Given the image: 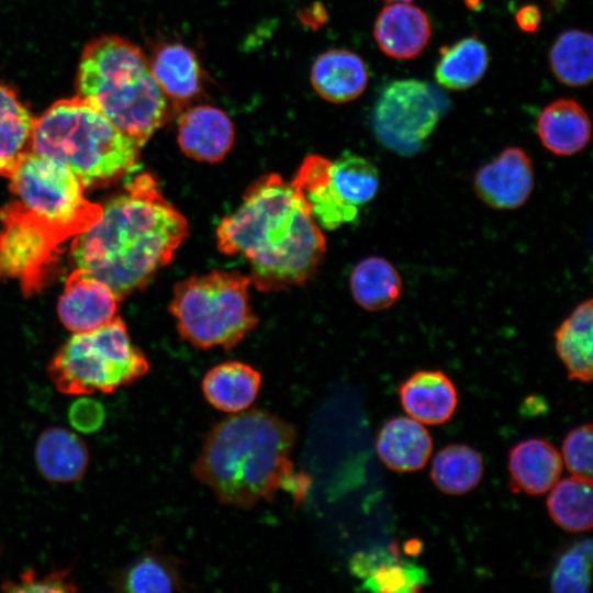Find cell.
Returning a JSON list of instances; mask_svg holds the SVG:
<instances>
[{
    "mask_svg": "<svg viewBox=\"0 0 593 593\" xmlns=\"http://www.w3.org/2000/svg\"><path fill=\"white\" fill-rule=\"evenodd\" d=\"M188 235L186 216L165 198L157 179L142 172L75 236L70 254L76 268L101 280L121 300L169 264Z\"/></svg>",
    "mask_w": 593,
    "mask_h": 593,
    "instance_id": "obj_1",
    "label": "cell"
},
{
    "mask_svg": "<svg viewBox=\"0 0 593 593\" xmlns=\"http://www.w3.org/2000/svg\"><path fill=\"white\" fill-rule=\"evenodd\" d=\"M215 235L219 251L248 261L250 282L260 292L304 283L326 253L325 235L304 195L275 172L250 183L238 208L221 219Z\"/></svg>",
    "mask_w": 593,
    "mask_h": 593,
    "instance_id": "obj_2",
    "label": "cell"
},
{
    "mask_svg": "<svg viewBox=\"0 0 593 593\" xmlns=\"http://www.w3.org/2000/svg\"><path fill=\"white\" fill-rule=\"evenodd\" d=\"M295 439V427L271 412L231 414L208 433L192 473L220 503L243 510L279 490L304 495L310 480L293 472Z\"/></svg>",
    "mask_w": 593,
    "mask_h": 593,
    "instance_id": "obj_3",
    "label": "cell"
},
{
    "mask_svg": "<svg viewBox=\"0 0 593 593\" xmlns=\"http://www.w3.org/2000/svg\"><path fill=\"white\" fill-rule=\"evenodd\" d=\"M76 89L79 98L141 146L174 114L148 58L118 35H102L85 46Z\"/></svg>",
    "mask_w": 593,
    "mask_h": 593,
    "instance_id": "obj_4",
    "label": "cell"
},
{
    "mask_svg": "<svg viewBox=\"0 0 593 593\" xmlns=\"http://www.w3.org/2000/svg\"><path fill=\"white\" fill-rule=\"evenodd\" d=\"M141 145L78 96L35 119L32 150L67 167L85 187L111 183L133 170Z\"/></svg>",
    "mask_w": 593,
    "mask_h": 593,
    "instance_id": "obj_5",
    "label": "cell"
},
{
    "mask_svg": "<svg viewBox=\"0 0 593 593\" xmlns=\"http://www.w3.org/2000/svg\"><path fill=\"white\" fill-rule=\"evenodd\" d=\"M249 276L212 270L179 281L169 311L180 337L199 349L236 346L258 324L249 303Z\"/></svg>",
    "mask_w": 593,
    "mask_h": 593,
    "instance_id": "obj_6",
    "label": "cell"
},
{
    "mask_svg": "<svg viewBox=\"0 0 593 593\" xmlns=\"http://www.w3.org/2000/svg\"><path fill=\"white\" fill-rule=\"evenodd\" d=\"M149 370L121 317L85 333H75L54 356L48 374L56 389L70 395L112 393Z\"/></svg>",
    "mask_w": 593,
    "mask_h": 593,
    "instance_id": "obj_7",
    "label": "cell"
},
{
    "mask_svg": "<svg viewBox=\"0 0 593 593\" xmlns=\"http://www.w3.org/2000/svg\"><path fill=\"white\" fill-rule=\"evenodd\" d=\"M9 179L20 202L67 238L87 230L101 214L102 206L85 197L86 187L67 167L33 150Z\"/></svg>",
    "mask_w": 593,
    "mask_h": 593,
    "instance_id": "obj_8",
    "label": "cell"
},
{
    "mask_svg": "<svg viewBox=\"0 0 593 593\" xmlns=\"http://www.w3.org/2000/svg\"><path fill=\"white\" fill-rule=\"evenodd\" d=\"M447 99L432 85L418 79H400L380 92L372 113L379 143L402 156L418 153L430 137Z\"/></svg>",
    "mask_w": 593,
    "mask_h": 593,
    "instance_id": "obj_9",
    "label": "cell"
},
{
    "mask_svg": "<svg viewBox=\"0 0 593 593\" xmlns=\"http://www.w3.org/2000/svg\"><path fill=\"white\" fill-rule=\"evenodd\" d=\"M0 279H18L30 295L40 290L68 238L20 201L0 209Z\"/></svg>",
    "mask_w": 593,
    "mask_h": 593,
    "instance_id": "obj_10",
    "label": "cell"
},
{
    "mask_svg": "<svg viewBox=\"0 0 593 593\" xmlns=\"http://www.w3.org/2000/svg\"><path fill=\"white\" fill-rule=\"evenodd\" d=\"M474 191L479 199L495 210H516L524 205L534 189V166L519 147H507L497 157L478 169Z\"/></svg>",
    "mask_w": 593,
    "mask_h": 593,
    "instance_id": "obj_11",
    "label": "cell"
},
{
    "mask_svg": "<svg viewBox=\"0 0 593 593\" xmlns=\"http://www.w3.org/2000/svg\"><path fill=\"white\" fill-rule=\"evenodd\" d=\"M118 298L98 278L76 268L68 276L58 300V316L74 333L93 331L116 316Z\"/></svg>",
    "mask_w": 593,
    "mask_h": 593,
    "instance_id": "obj_12",
    "label": "cell"
},
{
    "mask_svg": "<svg viewBox=\"0 0 593 593\" xmlns=\"http://www.w3.org/2000/svg\"><path fill=\"white\" fill-rule=\"evenodd\" d=\"M234 141V124L223 110L200 104L180 112L177 142L187 157L200 163H219L230 153Z\"/></svg>",
    "mask_w": 593,
    "mask_h": 593,
    "instance_id": "obj_13",
    "label": "cell"
},
{
    "mask_svg": "<svg viewBox=\"0 0 593 593\" xmlns=\"http://www.w3.org/2000/svg\"><path fill=\"white\" fill-rule=\"evenodd\" d=\"M149 69L174 113L181 112L203 93L204 72L192 49L177 42L159 45Z\"/></svg>",
    "mask_w": 593,
    "mask_h": 593,
    "instance_id": "obj_14",
    "label": "cell"
},
{
    "mask_svg": "<svg viewBox=\"0 0 593 593\" xmlns=\"http://www.w3.org/2000/svg\"><path fill=\"white\" fill-rule=\"evenodd\" d=\"M331 170L329 159L312 154L303 159L291 180L304 195L316 223L325 230L354 223L359 216V208L346 202L332 186Z\"/></svg>",
    "mask_w": 593,
    "mask_h": 593,
    "instance_id": "obj_15",
    "label": "cell"
},
{
    "mask_svg": "<svg viewBox=\"0 0 593 593\" xmlns=\"http://www.w3.org/2000/svg\"><path fill=\"white\" fill-rule=\"evenodd\" d=\"M430 34L426 13L407 2L385 5L373 26V37L379 48L396 59H410L419 55L428 44Z\"/></svg>",
    "mask_w": 593,
    "mask_h": 593,
    "instance_id": "obj_16",
    "label": "cell"
},
{
    "mask_svg": "<svg viewBox=\"0 0 593 593\" xmlns=\"http://www.w3.org/2000/svg\"><path fill=\"white\" fill-rule=\"evenodd\" d=\"M404 411L426 425L446 423L458 404L457 389L440 370H419L409 377L399 389Z\"/></svg>",
    "mask_w": 593,
    "mask_h": 593,
    "instance_id": "obj_17",
    "label": "cell"
},
{
    "mask_svg": "<svg viewBox=\"0 0 593 593\" xmlns=\"http://www.w3.org/2000/svg\"><path fill=\"white\" fill-rule=\"evenodd\" d=\"M508 472L512 491L539 495L549 491L559 481L562 457L549 441L529 438L511 449Z\"/></svg>",
    "mask_w": 593,
    "mask_h": 593,
    "instance_id": "obj_18",
    "label": "cell"
},
{
    "mask_svg": "<svg viewBox=\"0 0 593 593\" xmlns=\"http://www.w3.org/2000/svg\"><path fill=\"white\" fill-rule=\"evenodd\" d=\"M311 83L324 100L346 103L358 98L366 89L368 69L357 54L340 48L329 49L313 63Z\"/></svg>",
    "mask_w": 593,
    "mask_h": 593,
    "instance_id": "obj_19",
    "label": "cell"
},
{
    "mask_svg": "<svg viewBox=\"0 0 593 593\" xmlns=\"http://www.w3.org/2000/svg\"><path fill=\"white\" fill-rule=\"evenodd\" d=\"M262 378L248 363L237 360L221 362L206 371L201 388L205 400L217 411L236 414L255 402Z\"/></svg>",
    "mask_w": 593,
    "mask_h": 593,
    "instance_id": "obj_20",
    "label": "cell"
},
{
    "mask_svg": "<svg viewBox=\"0 0 593 593\" xmlns=\"http://www.w3.org/2000/svg\"><path fill=\"white\" fill-rule=\"evenodd\" d=\"M537 134L544 147L553 155L571 156L584 149L590 142V116L578 101L558 99L541 111Z\"/></svg>",
    "mask_w": 593,
    "mask_h": 593,
    "instance_id": "obj_21",
    "label": "cell"
},
{
    "mask_svg": "<svg viewBox=\"0 0 593 593\" xmlns=\"http://www.w3.org/2000/svg\"><path fill=\"white\" fill-rule=\"evenodd\" d=\"M377 452L382 462L396 472H413L428 461L433 441L422 423L412 417H394L378 434Z\"/></svg>",
    "mask_w": 593,
    "mask_h": 593,
    "instance_id": "obj_22",
    "label": "cell"
},
{
    "mask_svg": "<svg viewBox=\"0 0 593 593\" xmlns=\"http://www.w3.org/2000/svg\"><path fill=\"white\" fill-rule=\"evenodd\" d=\"M34 455L41 474L56 483L79 480L89 463L83 440L71 430L58 426L49 427L40 435Z\"/></svg>",
    "mask_w": 593,
    "mask_h": 593,
    "instance_id": "obj_23",
    "label": "cell"
},
{
    "mask_svg": "<svg viewBox=\"0 0 593 593\" xmlns=\"http://www.w3.org/2000/svg\"><path fill=\"white\" fill-rule=\"evenodd\" d=\"M593 302H581L555 331V347L570 379L591 382L593 376Z\"/></svg>",
    "mask_w": 593,
    "mask_h": 593,
    "instance_id": "obj_24",
    "label": "cell"
},
{
    "mask_svg": "<svg viewBox=\"0 0 593 593\" xmlns=\"http://www.w3.org/2000/svg\"><path fill=\"white\" fill-rule=\"evenodd\" d=\"M350 568L357 577L365 579L363 588L374 592H416L426 580L422 568L400 560L393 549L358 553Z\"/></svg>",
    "mask_w": 593,
    "mask_h": 593,
    "instance_id": "obj_25",
    "label": "cell"
},
{
    "mask_svg": "<svg viewBox=\"0 0 593 593\" xmlns=\"http://www.w3.org/2000/svg\"><path fill=\"white\" fill-rule=\"evenodd\" d=\"M35 119L18 93L0 81V176L9 178L32 150Z\"/></svg>",
    "mask_w": 593,
    "mask_h": 593,
    "instance_id": "obj_26",
    "label": "cell"
},
{
    "mask_svg": "<svg viewBox=\"0 0 593 593\" xmlns=\"http://www.w3.org/2000/svg\"><path fill=\"white\" fill-rule=\"evenodd\" d=\"M349 287L359 306L370 312H378L391 307L400 299L402 279L389 260L370 256L354 267Z\"/></svg>",
    "mask_w": 593,
    "mask_h": 593,
    "instance_id": "obj_27",
    "label": "cell"
},
{
    "mask_svg": "<svg viewBox=\"0 0 593 593\" xmlns=\"http://www.w3.org/2000/svg\"><path fill=\"white\" fill-rule=\"evenodd\" d=\"M489 65L488 48L477 36L443 46L435 67L437 82L449 90H466L477 85Z\"/></svg>",
    "mask_w": 593,
    "mask_h": 593,
    "instance_id": "obj_28",
    "label": "cell"
},
{
    "mask_svg": "<svg viewBox=\"0 0 593 593\" xmlns=\"http://www.w3.org/2000/svg\"><path fill=\"white\" fill-rule=\"evenodd\" d=\"M115 585L134 593H166L182 590L184 583L177 560L159 550H149L121 572Z\"/></svg>",
    "mask_w": 593,
    "mask_h": 593,
    "instance_id": "obj_29",
    "label": "cell"
},
{
    "mask_svg": "<svg viewBox=\"0 0 593 593\" xmlns=\"http://www.w3.org/2000/svg\"><path fill=\"white\" fill-rule=\"evenodd\" d=\"M483 475L481 455L466 445L451 444L435 456L430 477L444 493L461 495L473 490Z\"/></svg>",
    "mask_w": 593,
    "mask_h": 593,
    "instance_id": "obj_30",
    "label": "cell"
},
{
    "mask_svg": "<svg viewBox=\"0 0 593 593\" xmlns=\"http://www.w3.org/2000/svg\"><path fill=\"white\" fill-rule=\"evenodd\" d=\"M549 491L547 510L559 527L571 533L591 529L592 482L572 475L558 481Z\"/></svg>",
    "mask_w": 593,
    "mask_h": 593,
    "instance_id": "obj_31",
    "label": "cell"
},
{
    "mask_svg": "<svg viewBox=\"0 0 593 593\" xmlns=\"http://www.w3.org/2000/svg\"><path fill=\"white\" fill-rule=\"evenodd\" d=\"M556 78L569 87L588 86L593 77V38L581 30L562 32L549 52Z\"/></svg>",
    "mask_w": 593,
    "mask_h": 593,
    "instance_id": "obj_32",
    "label": "cell"
},
{
    "mask_svg": "<svg viewBox=\"0 0 593 593\" xmlns=\"http://www.w3.org/2000/svg\"><path fill=\"white\" fill-rule=\"evenodd\" d=\"M331 182L340 198L360 208L376 197L379 190V171L367 158L345 153L332 161Z\"/></svg>",
    "mask_w": 593,
    "mask_h": 593,
    "instance_id": "obj_33",
    "label": "cell"
},
{
    "mask_svg": "<svg viewBox=\"0 0 593 593\" xmlns=\"http://www.w3.org/2000/svg\"><path fill=\"white\" fill-rule=\"evenodd\" d=\"M592 541L590 539L574 544L559 559L551 577L555 592L585 593L590 586V567Z\"/></svg>",
    "mask_w": 593,
    "mask_h": 593,
    "instance_id": "obj_34",
    "label": "cell"
},
{
    "mask_svg": "<svg viewBox=\"0 0 593 593\" xmlns=\"http://www.w3.org/2000/svg\"><path fill=\"white\" fill-rule=\"evenodd\" d=\"M592 425L584 424L573 428L562 444L564 463L573 477L592 482Z\"/></svg>",
    "mask_w": 593,
    "mask_h": 593,
    "instance_id": "obj_35",
    "label": "cell"
},
{
    "mask_svg": "<svg viewBox=\"0 0 593 593\" xmlns=\"http://www.w3.org/2000/svg\"><path fill=\"white\" fill-rule=\"evenodd\" d=\"M1 589L5 592H74L77 586L69 579V570H56L44 577H37L33 569L20 574L18 581L7 580Z\"/></svg>",
    "mask_w": 593,
    "mask_h": 593,
    "instance_id": "obj_36",
    "label": "cell"
},
{
    "mask_svg": "<svg viewBox=\"0 0 593 593\" xmlns=\"http://www.w3.org/2000/svg\"><path fill=\"white\" fill-rule=\"evenodd\" d=\"M68 419L78 432L94 433L102 427L105 421V410L99 401L82 396L69 406Z\"/></svg>",
    "mask_w": 593,
    "mask_h": 593,
    "instance_id": "obj_37",
    "label": "cell"
},
{
    "mask_svg": "<svg viewBox=\"0 0 593 593\" xmlns=\"http://www.w3.org/2000/svg\"><path fill=\"white\" fill-rule=\"evenodd\" d=\"M515 20L521 30L532 33L538 29L541 14L536 5L527 4L518 9Z\"/></svg>",
    "mask_w": 593,
    "mask_h": 593,
    "instance_id": "obj_38",
    "label": "cell"
},
{
    "mask_svg": "<svg viewBox=\"0 0 593 593\" xmlns=\"http://www.w3.org/2000/svg\"><path fill=\"white\" fill-rule=\"evenodd\" d=\"M388 2H410V1H413V0H385Z\"/></svg>",
    "mask_w": 593,
    "mask_h": 593,
    "instance_id": "obj_39",
    "label": "cell"
}]
</instances>
